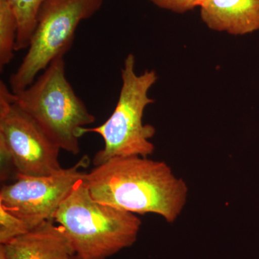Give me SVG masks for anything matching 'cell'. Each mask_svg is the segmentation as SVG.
Segmentation results:
<instances>
[{
    "instance_id": "obj_3",
    "label": "cell",
    "mask_w": 259,
    "mask_h": 259,
    "mask_svg": "<svg viewBox=\"0 0 259 259\" xmlns=\"http://www.w3.org/2000/svg\"><path fill=\"white\" fill-rule=\"evenodd\" d=\"M64 57L54 59L25 90L11 91V99L61 149L77 155L81 130L93 124L95 117L66 79Z\"/></svg>"
},
{
    "instance_id": "obj_12",
    "label": "cell",
    "mask_w": 259,
    "mask_h": 259,
    "mask_svg": "<svg viewBox=\"0 0 259 259\" xmlns=\"http://www.w3.org/2000/svg\"><path fill=\"white\" fill-rule=\"evenodd\" d=\"M29 231L21 219L0 205V244L4 245Z\"/></svg>"
},
{
    "instance_id": "obj_16",
    "label": "cell",
    "mask_w": 259,
    "mask_h": 259,
    "mask_svg": "<svg viewBox=\"0 0 259 259\" xmlns=\"http://www.w3.org/2000/svg\"><path fill=\"white\" fill-rule=\"evenodd\" d=\"M71 259H80L76 255H74Z\"/></svg>"
},
{
    "instance_id": "obj_13",
    "label": "cell",
    "mask_w": 259,
    "mask_h": 259,
    "mask_svg": "<svg viewBox=\"0 0 259 259\" xmlns=\"http://www.w3.org/2000/svg\"><path fill=\"white\" fill-rule=\"evenodd\" d=\"M162 9L171 10L175 13H185L193 10L200 5L202 0H149Z\"/></svg>"
},
{
    "instance_id": "obj_4",
    "label": "cell",
    "mask_w": 259,
    "mask_h": 259,
    "mask_svg": "<svg viewBox=\"0 0 259 259\" xmlns=\"http://www.w3.org/2000/svg\"><path fill=\"white\" fill-rule=\"evenodd\" d=\"M135 65V56L128 54L121 70L122 87L111 116L101 125L81 130L83 135H100L105 142L103 149L94 156L95 166L113 158L148 157L154 152V145L150 139L154 136L156 129L153 125L144 124L143 117L146 107L154 102L148 93L157 81L158 76L154 70H146L143 74H137Z\"/></svg>"
},
{
    "instance_id": "obj_1",
    "label": "cell",
    "mask_w": 259,
    "mask_h": 259,
    "mask_svg": "<svg viewBox=\"0 0 259 259\" xmlns=\"http://www.w3.org/2000/svg\"><path fill=\"white\" fill-rule=\"evenodd\" d=\"M95 200L134 213H152L175 222L188 198V187L164 161L142 156L116 157L85 174Z\"/></svg>"
},
{
    "instance_id": "obj_5",
    "label": "cell",
    "mask_w": 259,
    "mask_h": 259,
    "mask_svg": "<svg viewBox=\"0 0 259 259\" xmlns=\"http://www.w3.org/2000/svg\"><path fill=\"white\" fill-rule=\"evenodd\" d=\"M104 0H44L28 52L9 83L13 93L28 88L40 71L72 47L75 32L82 20L93 17Z\"/></svg>"
},
{
    "instance_id": "obj_9",
    "label": "cell",
    "mask_w": 259,
    "mask_h": 259,
    "mask_svg": "<svg viewBox=\"0 0 259 259\" xmlns=\"http://www.w3.org/2000/svg\"><path fill=\"white\" fill-rule=\"evenodd\" d=\"M199 8L211 30L235 35L259 30V0H202Z\"/></svg>"
},
{
    "instance_id": "obj_6",
    "label": "cell",
    "mask_w": 259,
    "mask_h": 259,
    "mask_svg": "<svg viewBox=\"0 0 259 259\" xmlns=\"http://www.w3.org/2000/svg\"><path fill=\"white\" fill-rule=\"evenodd\" d=\"M0 81V141L11 154L17 175L41 177L63 170L59 147L33 119L13 102Z\"/></svg>"
},
{
    "instance_id": "obj_7",
    "label": "cell",
    "mask_w": 259,
    "mask_h": 259,
    "mask_svg": "<svg viewBox=\"0 0 259 259\" xmlns=\"http://www.w3.org/2000/svg\"><path fill=\"white\" fill-rule=\"evenodd\" d=\"M88 156L59 173L41 177L17 175L15 182L0 190V205L25 223L31 231L54 217L75 185L84 178L81 168L88 166Z\"/></svg>"
},
{
    "instance_id": "obj_14",
    "label": "cell",
    "mask_w": 259,
    "mask_h": 259,
    "mask_svg": "<svg viewBox=\"0 0 259 259\" xmlns=\"http://www.w3.org/2000/svg\"><path fill=\"white\" fill-rule=\"evenodd\" d=\"M0 154H1V174L0 175H1L2 182H4V181L8 180V177L11 175L13 170L16 172V175L17 171L11 154L4 143L1 142V141H0Z\"/></svg>"
},
{
    "instance_id": "obj_8",
    "label": "cell",
    "mask_w": 259,
    "mask_h": 259,
    "mask_svg": "<svg viewBox=\"0 0 259 259\" xmlns=\"http://www.w3.org/2000/svg\"><path fill=\"white\" fill-rule=\"evenodd\" d=\"M7 259H71L75 251L64 230L47 221L0 245Z\"/></svg>"
},
{
    "instance_id": "obj_11",
    "label": "cell",
    "mask_w": 259,
    "mask_h": 259,
    "mask_svg": "<svg viewBox=\"0 0 259 259\" xmlns=\"http://www.w3.org/2000/svg\"><path fill=\"white\" fill-rule=\"evenodd\" d=\"M18 34L16 18L9 3L0 0V69L11 62L14 57Z\"/></svg>"
},
{
    "instance_id": "obj_2",
    "label": "cell",
    "mask_w": 259,
    "mask_h": 259,
    "mask_svg": "<svg viewBox=\"0 0 259 259\" xmlns=\"http://www.w3.org/2000/svg\"><path fill=\"white\" fill-rule=\"evenodd\" d=\"M80 259H107L137 241L136 214L95 200L83 180L75 185L54 217Z\"/></svg>"
},
{
    "instance_id": "obj_10",
    "label": "cell",
    "mask_w": 259,
    "mask_h": 259,
    "mask_svg": "<svg viewBox=\"0 0 259 259\" xmlns=\"http://www.w3.org/2000/svg\"><path fill=\"white\" fill-rule=\"evenodd\" d=\"M18 23L15 51L28 49L35 27L39 10L44 0H6Z\"/></svg>"
},
{
    "instance_id": "obj_15",
    "label": "cell",
    "mask_w": 259,
    "mask_h": 259,
    "mask_svg": "<svg viewBox=\"0 0 259 259\" xmlns=\"http://www.w3.org/2000/svg\"><path fill=\"white\" fill-rule=\"evenodd\" d=\"M0 259H7L6 257H5L4 252L1 249H0Z\"/></svg>"
}]
</instances>
